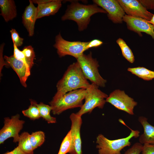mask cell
<instances>
[{
  "instance_id": "obj_10",
  "label": "cell",
  "mask_w": 154,
  "mask_h": 154,
  "mask_svg": "<svg viewBox=\"0 0 154 154\" xmlns=\"http://www.w3.org/2000/svg\"><path fill=\"white\" fill-rule=\"evenodd\" d=\"M127 29L137 33L139 36H142L141 33H145L151 36L154 40V26L144 19L135 17L125 14L123 18Z\"/></svg>"
},
{
  "instance_id": "obj_15",
  "label": "cell",
  "mask_w": 154,
  "mask_h": 154,
  "mask_svg": "<svg viewBox=\"0 0 154 154\" xmlns=\"http://www.w3.org/2000/svg\"><path fill=\"white\" fill-rule=\"evenodd\" d=\"M29 4L26 7L22 16V22L27 29L29 36L34 35L35 24L37 19V8L31 0H29Z\"/></svg>"
},
{
  "instance_id": "obj_31",
  "label": "cell",
  "mask_w": 154,
  "mask_h": 154,
  "mask_svg": "<svg viewBox=\"0 0 154 154\" xmlns=\"http://www.w3.org/2000/svg\"><path fill=\"white\" fill-rule=\"evenodd\" d=\"M139 1L147 9L154 10V0H139Z\"/></svg>"
},
{
  "instance_id": "obj_27",
  "label": "cell",
  "mask_w": 154,
  "mask_h": 154,
  "mask_svg": "<svg viewBox=\"0 0 154 154\" xmlns=\"http://www.w3.org/2000/svg\"><path fill=\"white\" fill-rule=\"evenodd\" d=\"M10 32L13 44L17 47L21 46L23 44L24 39L20 37L18 33L15 29H12Z\"/></svg>"
},
{
  "instance_id": "obj_2",
  "label": "cell",
  "mask_w": 154,
  "mask_h": 154,
  "mask_svg": "<svg viewBox=\"0 0 154 154\" xmlns=\"http://www.w3.org/2000/svg\"><path fill=\"white\" fill-rule=\"evenodd\" d=\"M97 13H107L104 9L95 3L84 5L77 1H72L67 6L65 14L61 17V20L74 21L78 26V30L81 31L87 28L91 16Z\"/></svg>"
},
{
  "instance_id": "obj_16",
  "label": "cell",
  "mask_w": 154,
  "mask_h": 154,
  "mask_svg": "<svg viewBox=\"0 0 154 154\" xmlns=\"http://www.w3.org/2000/svg\"><path fill=\"white\" fill-rule=\"evenodd\" d=\"M62 1L51 0L50 1L38 4L37 19L55 14L62 6Z\"/></svg>"
},
{
  "instance_id": "obj_21",
  "label": "cell",
  "mask_w": 154,
  "mask_h": 154,
  "mask_svg": "<svg viewBox=\"0 0 154 154\" xmlns=\"http://www.w3.org/2000/svg\"><path fill=\"white\" fill-rule=\"evenodd\" d=\"M36 105L39 109L41 117H42L48 123L56 122V118L52 117L50 115V112L52 110L50 106L46 105L42 102L39 104L37 103Z\"/></svg>"
},
{
  "instance_id": "obj_11",
  "label": "cell",
  "mask_w": 154,
  "mask_h": 154,
  "mask_svg": "<svg viewBox=\"0 0 154 154\" xmlns=\"http://www.w3.org/2000/svg\"><path fill=\"white\" fill-rule=\"evenodd\" d=\"M125 13L131 16L149 21L153 14L148 11L139 0H117Z\"/></svg>"
},
{
  "instance_id": "obj_20",
  "label": "cell",
  "mask_w": 154,
  "mask_h": 154,
  "mask_svg": "<svg viewBox=\"0 0 154 154\" xmlns=\"http://www.w3.org/2000/svg\"><path fill=\"white\" fill-rule=\"evenodd\" d=\"M127 70L145 80H150L154 78V71L144 67L129 68L127 69Z\"/></svg>"
},
{
  "instance_id": "obj_30",
  "label": "cell",
  "mask_w": 154,
  "mask_h": 154,
  "mask_svg": "<svg viewBox=\"0 0 154 154\" xmlns=\"http://www.w3.org/2000/svg\"><path fill=\"white\" fill-rule=\"evenodd\" d=\"M141 152L142 154H154V145L144 144Z\"/></svg>"
},
{
  "instance_id": "obj_25",
  "label": "cell",
  "mask_w": 154,
  "mask_h": 154,
  "mask_svg": "<svg viewBox=\"0 0 154 154\" xmlns=\"http://www.w3.org/2000/svg\"><path fill=\"white\" fill-rule=\"evenodd\" d=\"M72 139L70 130L63 139L58 154H66L69 153L72 144Z\"/></svg>"
},
{
  "instance_id": "obj_3",
  "label": "cell",
  "mask_w": 154,
  "mask_h": 154,
  "mask_svg": "<svg viewBox=\"0 0 154 154\" xmlns=\"http://www.w3.org/2000/svg\"><path fill=\"white\" fill-rule=\"evenodd\" d=\"M86 91L84 88L74 90L56 99L52 100L49 103L52 108V113L54 115H59L69 109L81 108L83 105Z\"/></svg>"
},
{
  "instance_id": "obj_29",
  "label": "cell",
  "mask_w": 154,
  "mask_h": 154,
  "mask_svg": "<svg viewBox=\"0 0 154 154\" xmlns=\"http://www.w3.org/2000/svg\"><path fill=\"white\" fill-rule=\"evenodd\" d=\"M13 46L14 47V54L13 56H14L17 59L22 61L27 65L24 55L22 51L20 50L15 45L13 44Z\"/></svg>"
},
{
  "instance_id": "obj_22",
  "label": "cell",
  "mask_w": 154,
  "mask_h": 154,
  "mask_svg": "<svg viewBox=\"0 0 154 154\" xmlns=\"http://www.w3.org/2000/svg\"><path fill=\"white\" fill-rule=\"evenodd\" d=\"M31 104L29 108L23 110L22 113L25 116L32 120L38 119L41 117L38 108L36 105L37 102L34 100L30 99Z\"/></svg>"
},
{
  "instance_id": "obj_32",
  "label": "cell",
  "mask_w": 154,
  "mask_h": 154,
  "mask_svg": "<svg viewBox=\"0 0 154 154\" xmlns=\"http://www.w3.org/2000/svg\"><path fill=\"white\" fill-rule=\"evenodd\" d=\"M103 42L101 40L98 39H94L89 41L87 46V50L93 47H97L101 45Z\"/></svg>"
},
{
  "instance_id": "obj_8",
  "label": "cell",
  "mask_w": 154,
  "mask_h": 154,
  "mask_svg": "<svg viewBox=\"0 0 154 154\" xmlns=\"http://www.w3.org/2000/svg\"><path fill=\"white\" fill-rule=\"evenodd\" d=\"M18 114L12 116L10 118H4V126L0 130V144L10 137L13 138V142H18L19 139V133L23 127L25 121L20 119Z\"/></svg>"
},
{
  "instance_id": "obj_7",
  "label": "cell",
  "mask_w": 154,
  "mask_h": 154,
  "mask_svg": "<svg viewBox=\"0 0 154 154\" xmlns=\"http://www.w3.org/2000/svg\"><path fill=\"white\" fill-rule=\"evenodd\" d=\"M54 47L60 57L69 55L76 59L84 54L87 49V46L89 42L70 41L64 39L59 33L55 37Z\"/></svg>"
},
{
  "instance_id": "obj_9",
  "label": "cell",
  "mask_w": 154,
  "mask_h": 154,
  "mask_svg": "<svg viewBox=\"0 0 154 154\" xmlns=\"http://www.w3.org/2000/svg\"><path fill=\"white\" fill-rule=\"evenodd\" d=\"M106 102L118 110L126 112L129 114H134L133 109L137 102L126 94L124 91L116 90L111 93L106 98Z\"/></svg>"
},
{
  "instance_id": "obj_34",
  "label": "cell",
  "mask_w": 154,
  "mask_h": 154,
  "mask_svg": "<svg viewBox=\"0 0 154 154\" xmlns=\"http://www.w3.org/2000/svg\"><path fill=\"white\" fill-rule=\"evenodd\" d=\"M148 21L149 23L152 24L154 26V14H153L151 20Z\"/></svg>"
},
{
  "instance_id": "obj_5",
  "label": "cell",
  "mask_w": 154,
  "mask_h": 154,
  "mask_svg": "<svg viewBox=\"0 0 154 154\" xmlns=\"http://www.w3.org/2000/svg\"><path fill=\"white\" fill-rule=\"evenodd\" d=\"M76 59L87 79L98 87L105 86L107 81L103 78L99 74L98 62L96 59L92 57L91 52L87 55L83 54Z\"/></svg>"
},
{
  "instance_id": "obj_4",
  "label": "cell",
  "mask_w": 154,
  "mask_h": 154,
  "mask_svg": "<svg viewBox=\"0 0 154 154\" xmlns=\"http://www.w3.org/2000/svg\"><path fill=\"white\" fill-rule=\"evenodd\" d=\"M129 128L131 132L128 136L117 139L110 140L102 134H99L96 140V147L98 149V154H121V151L123 149L131 145V139L133 137L137 138L139 136L140 132L138 130Z\"/></svg>"
},
{
  "instance_id": "obj_24",
  "label": "cell",
  "mask_w": 154,
  "mask_h": 154,
  "mask_svg": "<svg viewBox=\"0 0 154 154\" xmlns=\"http://www.w3.org/2000/svg\"><path fill=\"white\" fill-rule=\"evenodd\" d=\"M30 140L34 150L40 146L45 141L44 133L42 131L33 132L30 135Z\"/></svg>"
},
{
  "instance_id": "obj_23",
  "label": "cell",
  "mask_w": 154,
  "mask_h": 154,
  "mask_svg": "<svg viewBox=\"0 0 154 154\" xmlns=\"http://www.w3.org/2000/svg\"><path fill=\"white\" fill-rule=\"evenodd\" d=\"M116 42L121 48L123 56L129 62L133 63L135 61L134 56L125 42L121 38H118Z\"/></svg>"
},
{
  "instance_id": "obj_13",
  "label": "cell",
  "mask_w": 154,
  "mask_h": 154,
  "mask_svg": "<svg viewBox=\"0 0 154 154\" xmlns=\"http://www.w3.org/2000/svg\"><path fill=\"white\" fill-rule=\"evenodd\" d=\"M70 118L71 122L70 130L72 142L68 153L70 154H82L80 133L82 123L81 116L72 113L70 115Z\"/></svg>"
},
{
  "instance_id": "obj_6",
  "label": "cell",
  "mask_w": 154,
  "mask_h": 154,
  "mask_svg": "<svg viewBox=\"0 0 154 154\" xmlns=\"http://www.w3.org/2000/svg\"><path fill=\"white\" fill-rule=\"evenodd\" d=\"M98 87L96 85L92 83L86 89L85 102L76 113L78 115L81 116L86 113H90L96 107L103 108L108 96L99 89Z\"/></svg>"
},
{
  "instance_id": "obj_26",
  "label": "cell",
  "mask_w": 154,
  "mask_h": 154,
  "mask_svg": "<svg viewBox=\"0 0 154 154\" xmlns=\"http://www.w3.org/2000/svg\"><path fill=\"white\" fill-rule=\"evenodd\" d=\"M22 51L25 58L27 64L31 69L34 64L35 54L33 48L31 45L25 46Z\"/></svg>"
},
{
  "instance_id": "obj_19",
  "label": "cell",
  "mask_w": 154,
  "mask_h": 154,
  "mask_svg": "<svg viewBox=\"0 0 154 154\" xmlns=\"http://www.w3.org/2000/svg\"><path fill=\"white\" fill-rule=\"evenodd\" d=\"M30 134L23 132L19 135L18 146L21 150L26 154H33L34 150L30 140Z\"/></svg>"
},
{
  "instance_id": "obj_1",
  "label": "cell",
  "mask_w": 154,
  "mask_h": 154,
  "mask_svg": "<svg viewBox=\"0 0 154 154\" xmlns=\"http://www.w3.org/2000/svg\"><path fill=\"white\" fill-rule=\"evenodd\" d=\"M90 84L77 61L69 66L62 78L58 82L56 85L57 92L52 100L56 99L73 90L86 89Z\"/></svg>"
},
{
  "instance_id": "obj_17",
  "label": "cell",
  "mask_w": 154,
  "mask_h": 154,
  "mask_svg": "<svg viewBox=\"0 0 154 154\" xmlns=\"http://www.w3.org/2000/svg\"><path fill=\"white\" fill-rule=\"evenodd\" d=\"M139 121L143 126L144 132L139 137V143L141 144L149 143L154 145V126L150 124L146 117H139Z\"/></svg>"
},
{
  "instance_id": "obj_33",
  "label": "cell",
  "mask_w": 154,
  "mask_h": 154,
  "mask_svg": "<svg viewBox=\"0 0 154 154\" xmlns=\"http://www.w3.org/2000/svg\"><path fill=\"white\" fill-rule=\"evenodd\" d=\"M3 154H26L23 152L18 146L13 150L7 151Z\"/></svg>"
},
{
  "instance_id": "obj_14",
  "label": "cell",
  "mask_w": 154,
  "mask_h": 154,
  "mask_svg": "<svg viewBox=\"0 0 154 154\" xmlns=\"http://www.w3.org/2000/svg\"><path fill=\"white\" fill-rule=\"evenodd\" d=\"M4 58L7 65L11 66L18 76L22 85L26 88V82L30 75L31 69L22 61L15 58L13 55L8 56H5Z\"/></svg>"
},
{
  "instance_id": "obj_28",
  "label": "cell",
  "mask_w": 154,
  "mask_h": 154,
  "mask_svg": "<svg viewBox=\"0 0 154 154\" xmlns=\"http://www.w3.org/2000/svg\"><path fill=\"white\" fill-rule=\"evenodd\" d=\"M143 147V145L140 143H135L127 150L124 154H140L142 151Z\"/></svg>"
},
{
  "instance_id": "obj_18",
  "label": "cell",
  "mask_w": 154,
  "mask_h": 154,
  "mask_svg": "<svg viewBox=\"0 0 154 154\" xmlns=\"http://www.w3.org/2000/svg\"><path fill=\"white\" fill-rule=\"evenodd\" d=\"M0 15L7 22L15 18L17 15L16 7L13 0H0Z\"/></svg>"
},
{
  "instance_id": "obj_12",
  "label": "cell",
  "mask_w": 154,
  "mask_h": 154,
  "mask_svg": "<svg viewBox=\"0 0 154 154\" xmlns=\"http://www.w3.org/2000/svg\"><path fill=\"white\" fill-rule=\"evenodd\" d=\"M93 2L106 11L108 19L113 23H122L125 13L117 0H94Z\"/></svg>"
}]
</instances>
